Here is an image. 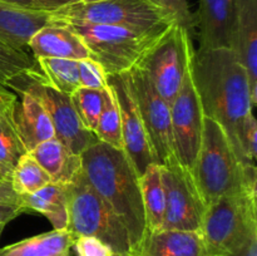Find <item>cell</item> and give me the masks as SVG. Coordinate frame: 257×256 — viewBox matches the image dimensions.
<instances>
[{"mask_svg": "<svg viewBox=\"0 0 257 256\" xmlns=\"http://www.w3.org/2000/svg\"><path fill=\"white\" fill-rule=\"evenodd\" d=\"M200 231L211 256L240 250L257 236L256 195L241 191L208 203Z\"/></svg>", "mask_w": 257, "mask_h": 256, "instance_id": "8992f818", "label": "cell"}, {"mask_svg": "<svg viewBox=\"0 0 257 256\" xmlns=\"http://www.w3.org/2000/svg\"><path fill=\"white\" fill-rule=\"evenodd\" d=\"M152 2L170 13L175 22L190 33L196 28L195 15L191 13L188 0H152Z\"/></svg>", "mask_w": 257, "mask_h": 256, "instance_id": "4dcf8cb0", "label": "cell"}, {"mask_svg": "<svg viewBox=\"0 0 257 256\" xmlns=\"http://www.w3.org/2000/svg\"><path fill=\"white\" fill-rule=\"evenodd\" d=\"M15 93H29L39 100L55 131V138L64 143L74 153L82 155L89 146L97 142L94 133L85 130L80 122L69 94L59 92L45 82L42 72H29L13 78L7 84Z\"/></svg>", "mask_w": 257, "mask_h": 256, "instance_id": "ba28073f", "label": "cell"}, {"mask_svg": "<svg viewBox=\"0 0 257 256\" xmlns=\"http://www.w3.org/2000/svg\"><path fill=\"white\" fill-rule=\"evenodd\" d=\"M108 84L114 92L119 107L123 151L141 176L148 166L157 163V161L141 118L137 103L125 74L108 75Z\"/></svg>", "mask_w": 257, "mask_h": 256, "instance_id": "4fadbf2b", "label": "cell"}, {"mask_svg": "<svg viewBox=\"0 0 257 256\" xmlns=\"http://www.w3.org/2000/svg\"><path fill=\"white\" fill-rule=\"evenodd\" d=\"M37 62L45 82L59 92L70 95L80 88L78 60L40 58Z\"/></svg>", "mask_w": 257, "mask_h": 256, "instance_id": "d4e9b609", "label": "cell"}, {"mask_svg": "<svg viewBox=\"0 0 257 256\" xmlns=\"http://www.w3.org/2000/svg\"><path fill=\"white\" fill-rule=\"evenodd\" d=\"M191 74L205 117L223 128L236 156L246 166L241 147L242 133L257 103L246 69L232 49L198 48L191 60Z\"/></svg>", "mask_w": 257, "mask_h": 256, "instance_id": "6da1fadb", "label": "cell"}, {"mask_svg": "<svg viewBox=\"0 0 257 256\" xmlns=\"http://www.w3.org/2000/svg\"><path fill=\"white\" fill-rule=\"evenodd\" d=\"M24 212L27 210L22 205V200H0V223L7 225Z\"/></svg>", "mask_w": 257, "mask_h": 256, "instance_id": "836d02e7", "label": "cell"}, {"mask_svg": "<svg viewBox=\"0 0 257 256\" xmlns=\"http://www.w3.org/2000/svg\"><path fill=\"white\" fill-rule=\"evenodd\" d=\"M80 87L103 89L108 85V75L102 65L92 58L78 60Z\"/></svg>", "mask_w": 257, "mask_h": 256, "instance_id": "f546056e", "label": "cell"}, {"mask_svg": "<svg viewBox=\"0 0 257 256\" xmlns=\"http://www.w3.org/2000/svg\"><path fill=\"white\" fill-rule=\"evenodd\" d=\"M67 230L74 236L99 238L117 256H135L125 226L93 190L83 171L68 185Z\"/></svg>", "mask_w": 257, "mask_h": 256, "instance_id": "5b68a950", "label": "cell"}, {"mask_svg": "<svg viewBox=\"0 0 257 256\" xmlns=\"http://www.w3.org/2000/svg\"><path fill=\"white\" fill-rule=\"evenodd\" d=\"M193 52L191 33L173 22L138 64L168 104L182 87L183 79L190 70Z\"/></svg>", "mask_w": 257, "mask_h": 256, "instance_id": "52a82bcc", "label": "cell"}, {"mask_svg": "<svg viewBox=\"0 0 257 256\" xmlns=\"http://www.w3.org/2000/svg\"><path fill=\"white\" fill-rule=\"evenodd\" d=\"M20 100L14 107V119L18 132L28 152L40 143L55 137V131L49 114L42 103L29 93H18Z\"/></svg>", "mask_w": 257, "mask_h": 256, "instance_id": "ac0fdd59", "label": "cell"}, {"mask_svg": "<svg viewBox=\"0 0 257 256\" xmlns=\"http://www.w3.org/2000/svg\"><path fill=\"white\" fill-rule=\"evenodd\" d=\"M5 181H9V180H7V178L4 177V176L2 175V173H0V183H3V182H5Z\"/></svg>", "mask_w": 257, "mask_h": 256, "instance_id": "ab89813d", "label": "cell"}, {"mask_svg": "<svg viewBox=\"0 0 257 256\" xmlns=\"http://www.w3.org/2000/svg\"><path fill=\"white\" fill-rule=\"evenodd\" d=\"M35 59L60 58L82 60L92 58L82 38L64 23L54 20L52 24L40 28L28 43Z\"/></svg>", "mask_w": 257, "mask_h": 256, "instance_id": "9a60e30c", "label": "cell"}, {"mask_svg": "<svg viewBox=\"0 0 257 256\" xmlns=\"http://www.w3.org/2000/svg\"><path fill=\"white\" fill-rule=\"evenodd\" d=\"M54 19L78 20L92 24L151 29L175 22L172 15L152 0H100L77 3L52 12Z\"/></svg>", "mask_w": 257, "mask_h": 256, "instance_id": "9c48e42d", "label": "cell"}, {"mask_svg": "<svg viewBox=\"0 0 257 256\" xmlns=\"http://www.w3.org/2000/svg\"><path fill=\"white\" fill-rule=\"evenodd\" d=\"M5 226L7 225H4V223H0V237H2V233H3V231H4Z\"/></svg>", "mask_w": 257, "mask_h": 256, "instance_id": "f35d334b", "label": "cell"}, {"mask_svg": "<svg viewBox=\"0 0 257 256\" xmlns=\"http://www.w3.org/2000/svg\"><path fill=\"white\" fill-rule=\"evenodd\" d=\"M40 69L32 54L0 40V90H7L8 82L13 78Z\"/></svg>", "mask_w": 257, "mask_h": 256, "instance_id": "4316f807", "label": "cell"}, {"mask_svg": "<svg viewBox=\"0 0 257 256\" xmlns=\"http://www.w3.org/2000/svg\"><path fill=\"white\" fill-rule=\"evenodd\" d=\"M124 74L137 103L156 161L161 166L176 162L170 104L153 88L142 68L137 65Z\"/></svg>", "mask_w": 257, "mask_h": 256, "instance_id": "30bf717a", "label": "cell"}, {"mask_svg": "<svg viewBox=\"0 0 257 256\" xmlns=\"http://www.w3.org/2000/svg\"><path fill=\"white\" fill-rule=\"evenodd\" d=\"M83 3H93V2H100V0H82Z\"/></svg>", "mask_w": 257, "mask_h": 256, "instance_id": "60d3db41", "label": "cell"}, {"mask_svg": "<svg viewBox=\"0 0 257 256\" xmlns=\"http://www.w3.org/2000/svg\"><path fill=\"white\" fill-rule=\"evenodd\" d=\"M236 0H200L195 15L200 29V48H228L232 43V25Z\"/></svg>", "mask_w": 257, "mask_h": 256, "instance_id": "2e32d148", "label": "cell"}, {"mask_svg": "<svg viewBox=\"0 0 257 256\" xmlns=\"http://www.w3.org/2000/svg\"><path fill=\"white\" fill-rule=\"evenodd\" d=\"M74 237L68 230H52L4 246L0 256H69Z\"/></svg>", "mask_w": 257, "mask_h": 256, "instance_id": "7402d4cb", "label": "cell"}, {"mask_svg": "<svg viewBox=\"0 0 257 256\" xmlns=\"http://www.w3.org/2000/svg\"><path fill=\"white\" fill-rule=\"evenodd\" d=\"M0 3L35 12H55L58 7L53 0H0Z\"/></svg>", "mask_w": 257, "mask_h": 256, "instance_id": "d6a6232c", "label": "cell"}, {"mask_svg": "<svg viewBox=\"0 0 257 256\" xmlns=\"http://www.w3.org/2000/svg\"><path fill=\"white\" fill-rule=\"evenodd\" d=\"M68 185L58 182L48 183L32 195L20 196L22 205L27 212L34 211L45 216L53 226V230H67Z\"/></svg>", "mask_w": 257, "mask_h": 256, "instance_id": "44dd1931", "label": "cell"}, {"mask_svg": "<svg viewBox=\"0 0 257 256\" xmlns=\"http://www.w3.org/2000/svg\"><path fill=\"white\" fill-rule=\"evenodd\" d=\"M15 103L0 114V173L9 181L18 161L28 153L14 119Z\"/></svg>", "mask_w": 257, "mask_h": 256, "instance_id": "cb8c5ba5", "label": "cell"}, {"mask_svg": "<svg viewBox=\"0 0 257 256\" xmlns=\"http://www.w3.org/2000/svg\"><path fill=\"white\" fill-rule=\"evenodd\" d=\"M18 100L17 94L12 92V90H0V114L8 108L12 107L15 102Z\"/></svg>", "mask_w": 257, "mask_h": 256, "instance_id": "d590c367", "label": "cell"}, {"mask_svg": "<svg viewBox=\"0 0 257 256\" xmlns=\"http://www.w3.org/2000/svg\"><path fill=\"white\" fill-rule=\"evenodd\" d=\"M54 22L50 12H35L0 3V40L12 47L25 49L30 38Z\"/></svg>", "mask_w": 257, "mask_h": 256, "instance_id": "e0dca14e", "label": "cell"}, {"mask_svg": "<svg viewBox=\"0 0 257 256\" xmlns=\"http://www.w3.org/2000/svg\"><path fill=\"white\" fill-rule=\"evenodd\" d=\"M223 256H257V236L251 238L240 250Z\"/></svg>", "mask_w": 257, "mask_h": 256, "instance_id": "e575fe53", "label": "cell"}, {"mask_svg": "<svg viewBox=\"0 0 257 256\" xmlns=\"http://www.w3.org/2000/svg\"><path fill=\"white\" fill-rule=\"evenodd\" d=\"M29 153L49 175L52 182L72 183L82 171L80 155L73 152L55 137L38 145Z\"/></svg>", "mask_w": 257, "mask_h": 256, "instance_id": "ffe728a7", "label": "cell"}, {"mask_svg": "<svg viewBox=\"0 0 257 256\" xmlns=\"http://www.w3.org/2000/svg\"><path fill=\"white\" fill-rule=\"evenodd\" d=\"M0 200H20V196H18L12 188L10 181H5V182L0 183Z\"/></svg>", "mask_w": 257, "mask_h": 256, "instance_id": "8d00e7d4", "label": "cell"}, {"mask_svg": "<svg viewBox=\"0 0 257 256\" xmlns=\"http://www.w3.org/2000/svg\"><path fill=\"white\" fill-rule=\"evenodd\" d=\"M141 195L145 208L148 235L162 228L165 216V188L162 182L161 165L152 163L140 176Z\"/></svg>", "mask_w": 257, "mask_h": 256, "instance_id": "603a6c76", "label": "cell"}, {"mask_svg": "<svg viewBox=\"0 0 257 256\" xmlns=\"http://www.w3.org/2000/svg\"><path fill=\"white\" fill-rule=\"evenodd\" d=\"M140 256H211L200 230H160L150 233Z\"/></svg>", "mask_w": 257, "mask_h": 256, "instance_id": "d6986e66", "label": "cell"}, {"mask_svg": "<svg viewBox=\"0 0 257 256\" xmlns=\"http://www.w3.org/2000/svg\"><path fill=\"white\" fill-rule=\"evenodd\" d=\"M170 108L176 158L191 171L200 151L205 123V114L193 84L191 67Z\"/></svg>", "mask_w": 257, "mask_h": 256, "instance_id": "7c38bea8", "label": "cell"}, {"mask_svg": "<svg viewBox=\"0 0 257 256\" xmlns=\"http://www.w3.org/2000/svg\"><path fill=\"white\" fill-rule=\"evenodd\" d=\"M107 95V87L103 89L95 88H78L70 94L73 105L85 130L94 132L98 119L102 113Z\"/></svg>", "mask_w": 257, "mask_h": 256, "instance_id": "f1b7e54d", "label": "cell"}, {"mask_svg": "<svg viewBox=\"0 0 257 256\" xmlns=\"http://www.w3.org/2000/svg\"><path fill=\"white\" fill-rule=\"evenodd\" d=\"M191 173L206 206L222 196L241 191L256 195V165L243 166L223 128L207 117Z\"/></svg>", "mask_w": 257, "mask_h": 256, "instance_id": "3957f363", "label": "cell"}, {"mask_svg": "<svg viewBox=\"0 0 257 256\" xmlns=\"http://www.w3.org/2000/svg\"><path fill=\"white\" fill-rule=\"evenodd\" d=\"M72 247L78 256H117L107 243L93 236H75Z\"/></svg>", "mask_w": 257, "mask_h": 256, "instance_id": "1f68e13d", "label": "cell"}, {"mask_svg": "<svg viewBox=\"0 0 257 256\" xmlns=\"http://www.w3.org/2000/svg\"><path fill=\"white\" fill-rule=\"evenodd\" d=\"M93 133L99 142L105 143V145L117 148V150H123L119 107H118L114 92L109 84L107 85L104 107H103L97 127Z\"/></svg>", "mask_w": 257, "mask_h": 256, "instance_id": "83f0119b", "label": "cell"}, {"mask_svg": "<svg viewBox=\"0 0 257 256\" xmlns=\"http://www.w3.org/2000/svg\"><path fill=\"white\" fill-rule=\"evenodd\" d=\"M54 20L64 23L82 38L89 49L92 59L102 65L107 75L124 74L137 67L146 53L170 25L135 29L78 20Z\"/></svg>", "mask_w": 257, "mask_h": 256, "instance_id": "277c9868", "label": "cell"}, {"mask_svg": "<svg viewBox=\"0 0 257 256\" xmlns=\"http://www.w3.org/2000/svg\"><path fill=\"white\" fill-rule=\"evenodd\" d=\"M50 182L52 178L29 152L18 161L10 175V185L18 196L32 195Z\"/></svg>", "mask_w": 257, "mask_h": 256, "instance_id": "484cf974", "label": "cell"}, {"mask_svg": "<svg viewBox=\"0 0 257 256\" xmlns=\"http://www.w3.org/2000/svg\"><path fill=\"white\" fill-rule=\"evenodd\" d=\"M231 49L247 72L257 102V0H236Z\"/></svg>", "mask_w": 257, "mask_h": 256, "instance_id": "5bb4252c", "label": "cell"}, {"mask_svg": "<svg viewBox=\"0 0 257 256\" xmlns=\"http://www.w3.org/2000/svg\"><path fill=\"white\" fill-rule=\"evenodd\" d=\"M80 157L83 175L125 226L135 256H140L148 236L140 175L124 151L99 141L82 152Z\"/></svg>", "mask_w": 257, "mask_h": 256, "instance_id": "7a4b0ae2", "label": "cell"}, {"mask_svg": "<svg viewBox=\"0 0 257 256\" xmlns=\"http://www.w3.org/2000/svg\"><path fill=\"white\" fill-rule=\"evenodd\" d=\"M165 188V216L161 230H200L206 205L192 173L178 161L161 166Z\"/></svg>", "mask_w": 257, "mask_h": 256, "instance_id": "8fae6325", "label": "cell"}, {"mask_svg": "<svg viewBox=\"0 0 257 256\" xmlns=\"http://www.w3.org/2000/svg\"><path fill=\"white\" fill-rule=\"evenodd\" d=\"M53 2H54V4L57 5L58 9H60V8L68 7V5L77 4V3H82V0H53Z\"/></svg>", "mask_w": 257, "mask_h": 256, "instance_id": "74e56055", "label": "cell"}]
</instances>
